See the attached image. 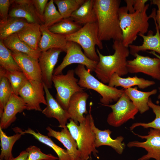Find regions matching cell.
<instances>
[{"instance_id": "obj_24", "label": "cell", "mask_w": 160, "mask_h": 160, "mask_svg": "<svg viewBox=\"0 0 160 160\" xmlns=\"http://www.w3.org/2000/svg\"><path fill=\"white\" fill-rule=\"evenodd\" d=\"M94 0H85L83 4L74 12L69 18L81 25L97 22L94 8Z\"/></svg>"}, {"instance_id": "obj_8", "label": "cell", "mask_w": 160, "mask_h": 160, "mask_svg": "<svg viewBox=\"0 0 160 160\" xmlns=\"http://www.w3.org/2000/svg\"><path fill=\"white\" fill-rule=\"evenodd\" d=\"M104 106L109 107L112 111L108 115L107 122L115 127L120 126L130 119H134L139 111L124 92L116 103Z\"/></svg>"}, {"instance_id": "obj_22", "label": "cell", "mask_w": 160, "mask_h": 160, "mask_svg": "<svg viewBox=\"0 0 160 160\" xmlns=\"http://www.w3.org/2000/svg\"><path fill=\"white\" fill-rule=\"evenodd\" d=\"M42 36L39 44V47L41 52L52 48H57L66 52L68 41L65 36L55 34L50 32L48 28L41 25Z\"/></svg>"}, {"instance_id": "obj_13", "label": "cell", "mask_w": 160, "mask_h": 160, "mask_svg": "<svg viewBox=\"0 0 160 160\" xmlns=\"http://www.w3.org/2000/svg\"><path fill=\"white\" fill-rule=\"evenodd\" d=\"M63 52V50L60 49H50L41 52L38 58L42 81L49 89L52 87L54 68L60 54Z\"/></svg>"}, {"instance_id": "obj_14", "label": "cell", "mask_w": 160, "mask_h": 160, "mask_svg": "<svg viewBox=\"0 0 160 160\" xmlns=\"http://www.w3.org/2000/svg\"><path fill=\"white\" fill-rule=\"evenodd\" d=\"M11 5L8 17L25 19L29 23L43 25L36 11L32 0H10Z\"/></svg>"}, {"instance_id": "obj_17", "label": "cell", "mask_w": 160, "mask_h": 160, "mask_svg": "<svg viewBox=\"0 0 160 160\" xmlns=\"http://www.w3.org/2000/svg\"><path fill=\"white\" fill-rule=\"evenodd\" d=\"M26 109V104L23 99L13 92L0 117V127L2 129L7 128L16 120L17 114Z\"/></svg>"}, {"instance_id": "obj_32", "label": "cell", "mask_w": 160, "mask_h": 160, "mask_svg": "<svg viewBox=\"0 0 160 160\" xmlns=\"http://www.w3.org/2000/svg\"><path fill=\"white\" fill-rule=\"evenodd\" d=\"M1 76H4L8 79L13 92L18 95L19 90L28 80L22 71H8L0 67V77Z\"/></svg>"}, {"instance_id": "obj_28", "label": "cell", "mask_w": 160, "mask_h": 160, "mask_svg": "<svg viewBox=\"0 0 160 160\" xmlns=\"http://www.w3.org/2000/svg\"><path fill=\"white\" fill-rule=\"evenodd\" d=\"M2 41L5 46L11 51L25 53L36 59H38L41 52L40 49L36 50L31 48L20 39L17 33Z\"/></svg>"}, {"instance_id": "obj_15", "label": "cell", "mask_w": 160, "mask_h": 160, "mask_svg": "<svg viewBox=\"0 0 160 160\" xmlns=\"http://www.w3.org/2000/svg\"><path fill=\"white\" fill-rule=\"evenodd\" d=\"M11 52L13 58L28 80L42 82L38 59L25 53Z\"/></svg>"}, {"instance_id": "obj_46", "label": "cell", "mask_w": 160, "mask_h": 160, "mask_svg": "<svg viewBox=\"0 0 160 160\" xmlns=\"http://www.w3.org/2000/svg\"><path fill=\"white\" fill-rule=\"evenodd\" d=\"M159 92H160V87H159ZM158 99H160V94H159V95H158Z\"/></svg>"}, {"instance_id": "obj_19", "label": "cell", "mask_w": 160, "mask_h": 160, "mask_svg": "<svg viewBox=\"0 0 160 160\" xmlns=\"http://www.w3.org/2000/svg\"><path fill=\"white\" fill-rule=\"evenodd\" d=\"M89 95L84 91L76 93L71 97L67 111L70 119L77 124L79 125L85 119L84 114H87V100Z\"/></svg>"}, {"instance_id": "obj_35", "label": "cell", "mask_w": 160, "mask_h": 160, "mask_svg": "<svg viewBox=\"0 0 160 160\" xmlns=\"http://www.w3.org/2000/svg\"><path fill=\"white\" fill-rule=\"evenodd\" d=\"M54 0H50L46 6L43 17L42 27L48 28L63 19L54 4Z\"/></svg>"}, {"instance_id": "obj_16", "label": "cell", "mask_w": 160, "mask_h": 160, "mask_svg": "<svg viewBox=\"0 0 160 160\" xmlns=\"http://www.w3.org/2000/svg\"><path fill=\"white\" fill-rule=\"evenodd\" d=\"M156 13V9L153 8L151 14L152 18L153 19L156 26V33L153 35V32L150 30L148 31L147 35L138 34V35L143 39V43L140 45L131 44L129 46L130 54L134 56L140 51L150 50L157 52L160 56V33L155 19Z\"/></svg>"}, {"instance_id": "obj_10", "label": "cell", "mask_w": 160, "mask_h": 160, "mask_svg": "<svg viewBox=\"0 0 160 160\" xmlns=\"http://www.w3.org/2000/svg\"><path fill=\"white\" fill-rule=\"evenodd\" d=\"M66 49V55L61 63L54 69V75L62 74L66 67L73 63L84 65L90 72L94 71L98 62L91 60L87 57L79 44L73 41H68Z\"/></svg>"}, {"instance_id": "obj_27", "label": "cell", "mask_w": 160, "mask_h": 160, "mask_svg": "<svg viewBox=\"0 0 160 160\" xmlns=\"http://www.w3.org/2000/svg\"><path fill=\"white\" fill-rule=\"evenodd\" d=\"M41 25L38 23H29L23 29L17 33L22 41L34 50H38L39 44L42 36Z\"/></svg>"}, {"instance_id": "obj_3", "label": "cell", "mask_w": 160, "mask_h": 160, "mask_svg": "<svg viewBox=\"0 0 160 160\" xmlns=\"http://www.w3.org/2000/svg\"><path fill=\"white\" fill-rule=\"evenodd\" d=\"M149 6L147 4L141 10H136L129 13L126 6L120 7L119 9L120 25L122 32V42L124 46L129 47L137 37L139 33L144 34L148 31V20L152 18L146 12Z\"/></svg>"}, {"instance_id": "obj_12", "label": "cell", "mask_w": 160, "mask_h": 160, "mask_svg": "<svg viewBox=\"0 0 160 160\" xmlns=\"http://www.w3.org/2000/svg\"><path fill=\"white\" fill-rule=\"evenodd\" d=\"M133 132L139 137L146 140L143 142L137 141L130 142L127 144L129 147L141 148L147 151L146 154L137 160H148L151 158L156 160H160V130L150 128L148 134L145 135H142Z\"/></svg>"}, {"instance_id": "obj_29", "label": "cell", "mask_w": 160, "mask_h": 160, "mask_svg": "<svg viewBox=\"0 0 160 160\" xmlns=\"http://www.w3.org/2000/svg\"><path fill=\"white\" fill-rule=\"evenodd\" d=\"M29 23L25 19L19 17H8L5 22L0 20V40H3L12 34L17 33Z\"/></svg>"}, {"instance_id": "obj_40", "label": "cell", "mask_w": 160, "mask_h": 160, "mask_svg": "<svg viewBox=\"0 0 160 160\" xmlns=\"http://www.w3.org/2000/svg\"><path fill=\"white\" fill-rule=\"evenodd\" d=\"M37 13L41 22L43 23V17L48 0H32Z\"/></svg>"}, {"instance_id": "obj_4", "label": "cell", "mask_w": 160, "mask_h": 160, "mask_svg": "<svg viewBox=\"0 0 160 160\" xmlns=\"http://www.w3.org/2000/svg\"><path fill=\"white\" fill-rule=\"evenodd\" d=\"M92 105V103L91 102L89 113L85 117L83 122L77 125L70 119L69 122L66 125L76 142L82 160H89L91 158L92 154L97 157L99 153L95 146V135L92 129L94 121L91 113Z\"/></svg>"}, {"instance_id": "obj_42", "label": "cell", "mask_w": 160, "mask_h": 160, "mask_svg": "<svg viewBox=\"0 0 160 160\" xmlns=\"http://www.w3.org/2000/svg\"><path fill=\"white\" fill-rule=\"evenodd\" d=\"M147 0H134V8L135 11L141 10L144 8Z\"/></svg>"}, {"instance_id": "obj_47", "label": "cell", "mask_w": 160, "mask_h": 160, "mask_svg": "<svg viewBox=\"0 0 160 160\" xmlns=\"http://www.w3.org/2000/svg\"><path fill=\"white\" fill-rule=\"evenodd\" d=\"M0 160H2V159H0Z\"/></svg>"}, {"instance_id": "obj_1", "label": "cell", "mask_w": 160, "mask_h": 160, "mask_svg": "<svg viewBox=\"0 0 160 160\" xmlns=\"http://www.w3.org/2000/svg\"><path fill=\"white\" fill-rule=\"evenodd\" d=\"M120 0H94V8L97 17L98 36L101 41H122L120 25Z\"/></svg>"}, {"instance_id": "obj_7", "label": "cell", "mask_w": 160, "mask_h": 160, "mask_svg": "<svg viewBox=\"0 0 160 160\" xmlns=\"http://www.w3.org/2000/svg\"><path fill=\"white\" fill-rule=\"evenodd\" d=\"M75 74L74 70L70 69L65 74L53 75L52 78L57 91L56 100L66 110L71 96L76 93L84 91V88L78 85L79 80L75 77Z\"/></svg>"}, {"instance_id": "obj_11", "label": "cell", "mask_w": 160, "mask_h": 160, "mask_svg": "<svg viewBox=\"0 0 160 160\" xmlns=\"http://www.w3.org/2000/svg\"><path fill=\"white\" fill-rule=\"evenodd\" d=\"M135 58L127 61L128 73H141L160 81V59L136 54Z\"/></svg>"}, {"instance_id": "obj_38", "label": "cell", "mask_w": 160, "mask_h": 160, "mask_svg": "<svg viewBox=\"0 0 160 160\" xmlns=\"http://www.w3.org/2000/svg\"><path fill=\"white\" fill-rule=\"evenodd\" d=\"M28 155L26 160H56L58 158L51 154L43 153L37 147L31 145L26 150Z\"/></svg>"}, {"instance_id": "obj_31", "label": "cell", "mask_w": 160, "mask_h": 160, "mask_svg": "<svg viewBox=\"0 0 160 160\" xmlns=\"http://www.w3.org/2000/svg\"><path fill=\"white\" fill-rule=\"evenodd\" d=\"M82 26L81 25L69 18H63L60 21L48 28V29L53 33L65 36L76 32Z\"/></svg>"}, {"instance_id": "obj_21", "label": "cell", "mask_w": 160, "mask_h": 160, "mask_svg": "<svg viewBox=\"0 0 160 160\" xmlns=\"http://www.w3.org/2000/svg\"><path fill=\"white\" fill-rule=\"evenodd\" d=\"M92 129L95 135V146L96 148L102 145L108 146L112 148L118 154H121L125 147L122 141L124 137H117L113 139L110 136L112 132L109 129L101 130L96 127L94 122L92 125Z\"/></svg>"}, {"instance_id": "obj_18", "label": "cell", "mask_w": 160, "mask_h": 160, "mask_svg": "<svg viewBox=\"0 0 160 160\" xmlns=\"http://www.w3.org/2000/svg\"><path fill=\"white\" fill-rule=\"evenodd\" d=\"M47 105L41 112L46 117L56 119L62 128L66 126L70 116L67 110L64 109L50 93L49 89L44 84Z\"/></svg>"}, {"instance_id": "obj_37", "label": "cell", "mask_w": 160, "mask_h": 160, "mask_svg": "<svg viewBox=\"0 0 160 160\" xmlns=\"http://www.w3.org/2000/svg\"><path fill=\"white\" fill-rule=\"evenodd\" d=\"M13 92L12 87L8 79L4 76L0 77V117Z\"/></svg>"}, {"instance_id": "obj_20", "label": "cell", "mask_w": 160, "mask_h": 160, "mask_svg": "<svg viewBox=\"0 0 160 160\" xmlns=\"http://www.w3.org/2000/svg\"><path fill=\"white\" fill-rule=\"evenodd\" d=\"M46 129L49 137H52L60 141L66 148L71 160L81 159V153L78 148L76 142L73 137L66 126L61 131H57L48 126Z\"/></svg>"}, {"instance_id": "obj_45", "label": "cell", "mask_w": 160, "mask_h": 160, "mask_svg": "<svg viewBox=\"0 0 160 160\" xmlns=\"http://www.w3.org/2000/svg\"><path fill=\"white\" fill-rule=\"evenodd\" d=\"M148 52L149 53L153 55L156 56V57L159 58L160 59V56L159 55H158L156 54L155 52L154 51H151Z\"/></svg>"}, {"instance_id": "obj_33", "label": "cell", "mask_w": 160, "mask_h": 160, "mask_svg": "<svg viewBox=\"0 0 160 160\" xmlns=\"http://www.w3.org/2000/svg\"><path fill=\"white\" fill-rule=\"evenodd\" d=\"M0 67L10 71H21L20 67L13 58L11 51L0 40Z\"/></svg>"}, {"instance_id": "obj_23", "label": "cell", "mask_w": 160, "mask_h": 160, "mask_svg": "<svg viewBox=\"0 0 160 160\" xmlns=\"http://www.w3.org/2000/svg\"><path fill=\"white\" fill-rule=\"evenodd\" d=\"M155 84V82L154 81L139 78L137 76L123 78L115 73L110 79L108 85L116 88L121 87H123L124 89L137 86L140 89H144Z\"/></svg>"}, {"instance_id": "obj_39", "label": "cell", "mask_w": 160, "mask_h": 160, "mask_svg": "<svg viewBox=\"0 0 160 160\" xmlns=\"http://www.w3.org/2000/svg\"><path fill=\"white\" fill-rule=\"evenodd\" d=\"M10 0H0V20L6 21L8 18Z\"/></svg>"}, {"instance_id": "obj_34", "label": "cell", "mask_w": 160, "mask_h": 160, "mask_svg": "<svg viewBox=\"0 0 160 160\" xmlns=\"http://www.w3.org/2000/svg\"><path fill=\"white\" fill-rule=\"evenodd\" d=\"M85 0H54L58 11L63 19L69 18L72 14L84 2Z\"/></svg>"}, {"instance_id": "obj_43", "label": "cell", "mask_w": 160, "mask_h": 160, "mask_svg": "<svg viewBox=\"0 0 160 160\" xmlns=\"http://www.w3.org/2000/svg\"><path fill=\"white\" fill-rule=\"evenodd\" d=\"M124 1L127 4L126 8L129 13H132L135 11L134 8V0H125Z\"/></svg>"}, {"instance_id": "obj_9", "label": "cell", "mask_w": 160, "mask_h": 160, "mask_svg": "<svg viewBox=\"0 0 160 160\" xmlns=\"http://www.w3.org/2000/svg\"><path fill=\"white\" fill-rule=\"evenodd\" d=\"M44 84L42 82L28 80L18 92V95L26 104L28 110L42 111L40 104L47 105Z\"/></svg>"}, {"instance_id": "obj_30", "label": "cell", "mask_w": 160, "mask_h": 160, "mask_svg": "<svg viewBox=\"0 0 160 160\" xmlns=\"http://www.w3.org/2000/svg\"><path fill=\"white\" fill-rule=\"evenodd\" d=\"M22 135L21 133L17 132L13 135L7 136L0 127V159L11 160L14 158L12 154V148L15 143L20 138Z\"/></svg>"}, {"instance_id": "obj_2", "label": "cell", "mask_w": 160, "mask_h": 160, "mask_svg": "<svg viewBox=\"0 0 160 160\" xmlns=\"http://www.w3.org/2000/svg\"><path fill=\"white\" fill-rule=\"evenodd\" d=\"M112 47L114 50L113 55H102L96 49L99 60L94 72L96 76L103 83H108L112 75L116 73L120 76L127 74V57L130 54L128 47L123 44L122 41L113 40Z\"/></svg>"}, {"instance_id": "obj_44", "label": "cell", "mask_w": 160, "mask_h": 160, "mask_svg": "<svg viewBox=\"0 0 160 160\" xmlns=\"http://www.w3.org/2000/svg\"><path fill=\"white\" fill-rule=\"evenodd\" d=\"M28 155V152L25 151L21 152L19 155L11 160H26Z\"/></svg>"}, {"instance_id": "obj_5", "label": "cell", "mask_w": 160, "mask_h": 160, "mask_svg": "<svg viewBox=\"0 0 160 160\" xmlns=\"http://www.w3.org/2000/svg\"><path fill=\"white\" fill-rule=\"evenodd\" d=\"M75 74L79 80L78 85L81 87L93 90L100 95V102L103 105H108L113 101H117L124 92L123 89H119L106 85L92 76L82 65L79 64L75 69Z\"/></svg>"}, {"instance_id": "obj_36", "label": "cell", "mask_w": 160, "mask_h": 160, "mask_svg": "<svg viewBox=\"0 0 160 160\" xmlns=\"http://www.w3.org/2000/svg\"><path fill=\"white\" fill-rule=\"evenodd\" d=\"M148 105L150 108L152 109L155 115V119L152 121L147 123L137 122L133 124L129 127L132 131L137 127H142L144 128H151L160 130V105H156L149 98Z\"/></svg>"}, {"instance_id": "obj_25", "label": "cell", "mask_w": 160, "mask_h": 160, "mask_svg": "<svg viewBox=\"0 0 160 160\" xmlns=\"http://www.w3.org/2000/svg\"><path fill=\"white\" fill-rule=\"evenodd\" d=\"M124 89L125 93L141 114L149 110L150 108L148 105V102L149 97L151 95H155L157 92V90L156 89L145 92L139 90L137 87Z\"/></svg>"}, {"instance_id": "obj_41", "label": "cell", "mask_w": 160, "mask_h": 160, "mask_svg": "<svg viewBox=\"0 0 160 160\" xmlns=\"http://www.w3.org/2000/svg\"><path fill=\"white\" fill-rule=\"evenodd\" d=\"M151 4L156 5L158 7L155 16V19L158 28L160 30V0H152L151 1Z\"/></svg>"}, {"instance_id": "obj_6", "label": "cell", "mask_w": 160, "mask_h": 160, "mask_svg": "<svg viewBox=\"0 0 160 160\" xmlns=\"http://www.w3.org/2000/svg\"><path fill=\"white\" fill-rule=\"evenodd\" d=\"M65 37L67 41H73L79 44L89 58L98 62L99 61L95 46H97L101 49H103V46L99 37L97 22L87 23L76 32L65 35Z\"/></svg>"}, {"instance_id": "obj_48", "label": "cell", "mask_w": 160, "mask_h": 160, "mask_svg": "<svg viewBox=\"0 0 160 160\" xmlns=\"http://www.w3.org/2000/svg\"><path fill=\"white\" fill-rule=\"evenodd\" d=\"M81 160V159H80V160Z\"/></svg>"}, {"instance_id": "obj_26", "label": "cell", "mask_w": 160, "mask_h": 160, "mask_svg": "<svg viewBox=\"0 0 160 160\" xmlns=\"http://www.w3.org/2000/svg\"><path fill=\"white\" fill-rule=\"evenodd\" d=\"M13 130L16 133H20L22 135L28 134L32 135L39 141L51 148L57 154L58 160H71L66 149L58 146L48 136L41 134L38 131L36 132L28 128L23 131L18 127H15Z\"/></svg>"}]
</instances>
